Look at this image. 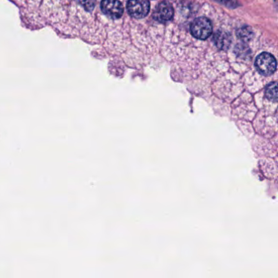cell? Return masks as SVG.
I'll return each mask as SVG.
<instances>
[{
    "instance_id": "obj_1",
    "label": "cell",
    "mask_w": 278,
    "mask_h": 278,
    "mask_svg": "<svg viewBox=\"0 0 278 278\" xmlns=\"http://www.w3.org/2000/svg\"><path fill=\"white\" fill-rule=\"evenodd\" d=\"M212 30L210 20L206 18H196L190 27V31L194 37L201 40L209 38L212 34Z\"/></svg>"
},
{
    "instance_id": "obj_2",
    "label": "cell",
    "mask_w": 278,
    "mask_h": 278,
    "mask_svg": "<svg viewBox=\"0 0 278 278\" xmlns=\"http://www.w3.org/2000/svg\"><path fill=\"white\" fill-rule=\"evenodd\" d=\"M256 67L261 74L271 76L276 70V59L270 53H261L256 58Z\"/></svg>"
},
{
    "instance_id": "obj_3",
    "label": "cell",
    "mask_w": 278,
    "mask_h": 278,
    "mask_svg": "<svg viewBox=\"0 0 278 278\" xmlns=\"http://www.w3.org/2000/svg\"><path fill=\"white\" fill-rule=\"evenodd\" d=\"M150 8L148 0H129L128 11L132 16L142 19L148 15Z\"/></svg>"
},
{
    "instance_id": "obj_4",
    "label": "cell",
    "mask_w": 278,
    "mask_h": 278,
    "mask_svg": "<svg viewBox=\"0 0 278 278\" xmlns=\"http://www.w3.org/2000/svg\"><path fill=\"white\" fill-rule=\"evenodd\" d=\"M100 6L102 12L113 19L121 18L124 14V8L120 0H103Z\"/></svg>"
},
{
    "instance_id": "obj_5",
    "label": "cell",
    "mask_w": 278,
    "mask_h": 278,
    "mask_svg": "<svg viewBox=\"0 0 278 278\" xmlns=\"http://www.w3.org/2000/svg\"><path fill=\"white\" fill-rule=\"evenodd\" d=\"M173 15H174V10L170 4L168 2H162L159 4L155 10L154 18L159 22H166L168 20L172 19Z\"/></svg>"
},
{
    "instance_id": "obj_6",
    "label": "cell",
    "mask_w": 278,
    "mask_h": 278,
    "mask_svg": "<svg viewBox=\"0 0 278 278\" xmlns=\"http://www.w3.org/2000/svg\"><path fill=\"white\" fill-rule=\"evenodd\" d=\"M214 42L218 48L226 50L231 44V36L224 31H218L214 36Z\"/></svg>"
},
{
    "instance_id": "obj_7",
    "label": "cell",
    "mask_w": 278,
    "mask_h": 278,
    "mask_svg": "<svg viewBox=\"0 0 278 278\" xmlns=\"http://www.w3.org/2000/svg\"><path fill=\"white\" fill-rule=\"evenodd\" d=\"M265 96L272 102H276L278 100V84L276 82H272L266 88Z\"/></svg>"
},
{
    "instance_id": "obj_8",
    "label": "cell",
    "mask_w": 278,
    "mask_h": 278,
    "mask_svg": "<svg viewBox=\"0 0 278 278\" xmlns=\"http://www.w3.org/2000/svg\"><path fill=\"white\" fill-rule=\"evenodd\" d=\"M236 36L242 41H250L253 38V31L250 27H242L236 31Z\"/></svg>"
},
{
    "instance_id": "obj_9",
    "label": "cell",
    "mask_w": 278,
    "mask_h": 278,
    "mask_svg": "<svg viewBox=\"0 0 278 278\" xmlns=\"http://www.w3.org/2000/svg\"><path fill=\"white\" fill-rule=\"evenodd\" d=\"M80 2L88 11H92L95 7L96 0H80Z\"/></svg>"
},
{
    "instance_id": "obj_10",
    "label": "cell",
    "mask_w": 278,
    "mask_h": 278,
    "mask_svg": "<svg viewBox=\"0 0 278 278\" xmlns=\"http://www.w3.org/2000/svg\"><path fill=\"white\" fill-rule=\"evenodd\" d=\"M218 2L223 4L224 5H226L227 7L232 8H235L238 6V2H236V0H217Z\"/></svg>"
}]
</instances>
